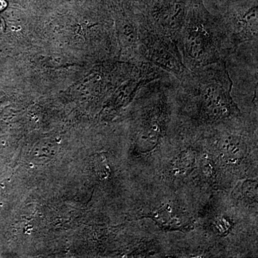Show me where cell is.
Wrapping results in <instances>:
<instances>
[{"label":"cell","mask_w":258,"mask_h":258,"mask_svg":"<svg viewBox=\"0 0 258 258\" xmlns=\"http://www.w3.org/2000/svg\"><path fill=\"white\" fill-rule=\"evenodd\" d=\"M175 42L183 62L190 71L225 60L232 51L225 22L212 15L203 0H189Z\"/></svg>","instance_id":"obj_1"},{"label":"cell","mask_w":258,"mask_h":258,"mask_svg":"<svg viewBox=\"0 0 258 258\" xmlns=\"http://www.w3.org/2000/svg\"><path fill=\"white\" fill-rule=\"evenodd\" d=\"M179 83L185 98L195 102L203 121H220L240 113L231 97L233 82L225 60L194 70Z\"/></svg>","instance_id":"obj_2"},{"label":"cell","mask_w":258,"mask_h":258,"mask_svg":"<svg viewBox=\"0 0 258 258\" xmlns=\"http://www.w3.org/2000/svg\"><path fill=\"white\" fill-rule=\"evenodd\" d=\"M139 37L141 60L154 64L175 78L179 82L184 81L191 74V71L183 62L175 41L170 37L140 25Z\"/></svg>","instance_id":"obj_3"},{"label":"cell","mask_w":258,"mask_h":258,"mask_svg":"<svg viewBox=\"0 0 258 258\" xmlns=\"http://www.w3.org/2000/svg\"><path fill=\"white\" fill-rule=\"evenodd\" d=\"M221 149L225 157L230 161H237L245 153V144L238 137L228 136L222 139Z\"/></svg>","instance_id":"obj_4"},{"label":"cell","mask_w":258,"mask_h":258,"mask_svg":"<svg viewBox=\"0 0 258 258\" xmlns=\"http://www.w3.org/2000/svg\"><path fill=\"white\" fill-rule=\"evenodd\" d=\"M97 163H98V164H97L96 165V169L98 175L101 176H103V177H105V174H106H106H107V171H108V166H107L106 164H105L104 160H103L102 158L98 159Z\"/></svg>","instance_id":"obj_5"},{"label":"cell","mask_w":258,"mask_h":258,"mask_svg":"<svg viewBox=\"0 0 258 258\" xmlns=\"http://www.w3.org/2000/svg\"><path fill=\"white\" fill-rule=\"evenodd\" d=\"M5 2L3 1V0H0V10H3L4 8L5 5H3V3H4Z\"/></svg>","instance_id":"obj_6"}]
</instances>
